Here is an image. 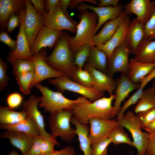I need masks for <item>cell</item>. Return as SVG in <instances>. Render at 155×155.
<instances>
[{
    "label": "cell",
    "instance_id": "5b68a950",
    "mask_svg": "<svg viewBox=\"0 0 155 155\" xmlns=\"http://www.w3.org/2000/svg\"><path fill=\"white\" fill-rule=\"evenodd\" d=\"M74 116L73 110L64 109L51 114L49 120L52 137H60L62 140L70 142L76 135L75 129L71 127L70 122Z\"/></svg>",
    "mask_w": 155,
    "mask_h": 155
},
{
    "label": "cell",
    "instance_id": "4dcf8cb0",
    "mask_svg": "<svg viewBox=\"0 0 155 155\" xmlns=\"http://www.w3.org/2000/svg\"><path fill=\"white\" fill-rule=\"evenodd\" d=\"M155 107V94L151 88L144 90L142 95L134 109L136 114Z\"/></svg>",
    "mask_w": 155,
    "mask_h": 155
},
{
    "label": "cell",
    "instance_id": "d6986e66",
    "mask_svg": "<svg viewBox=\"0 0 155 155\" xmlns=\"http://www.w3.org/2000/svg\"><path fill=\"white\" fill-rule=\"evenodd\" d=\"M84 69L90 74L93 83L94 88L104 92H108L110 94H112L116 88V80L87 63H85Z\"/></svg>",
    "mask_w": 155,
    "mask_h": 155
},
{
    "label": "cell",
    "instance_id": "bcb514c9",
    "mask_svg": "<svg viewBox=\"0 0 155 155\" xmlns=\"http://www.w3.org/2000/svg\"><path fill=\"white\" fill-rule=\"evenodd\" d=\"M150 134L146 149V154L155 155V131Z\"/></svg>",
    "mask_w": 155,
    "mask_h": 155
},
{
    "label": "cell",
    "instance_id": "d590c367",
    "mask_svg": "<svg viewBox=\"0 0 155 155\" xmlns=\"http://www.w3.org/2000/svg\"><path fill=\"white\" fill-rule=\"evenodd\" d=\"M35 70L23 73L16 77V80L21 91L26 95L29 94L30 85L35 75Z\"/></svg>",
    "mask_w": 155,
    "mask_h": 155
},
{
    "label": "cell",
    "instance_id": "c3c4849f",
    "mask_svg": "<svg viewBox=\"0 0 155 155\" xmlns=\"http://www.w3.org/2000/svg\"><path fill=\"white\" fill-rule=\"evenodd\" d=\"M71 0H60L59 4L60 5L62 11L66 17L73 23L77 26L78 22L74 21L70 16L67 11V8L69 6Z\"/></svg>",
    "mask_w": 155,
    "mask_h": 155
},
{
    "label": "cell",
    "instance_id": "8992f818",
    "mask_svg": "<svg viewBox=\"0 0 155 155\" xmlns=\"http://www.w3.org/2000/svg\"><path fill=\"white\" fill-rule=\"evenodd\" d=\"M119 125L127 129L131 134L134 147L137 150V155H145L150 133L141 130L137 115L129 111L122 118L117 119Z\"/></svg>",
    "mask_w": 155,
    "mask_h": 155
},
{
    "label": "cell",
    "instance_id": "603a6c76",
    "mask_svg": "<svg viewBox=\"0 0 155 155\" xmlns=\"http://www.w3.org/2000/svg\"><path fill=\"white\" fill-rule=\"evenodd\" d=\"M0 136L9 139L11 144L20 150L22 155L27 153L33 143V137L21 132L6 130L1 133Z\"/></svg>",
    "mask_w": 155,
    "mask_h": 155
},
{
    "label": "cell",
    "instance_id": "681fc988",
    "mask_svg": "<svg viewBox=\"0 0 155 155\" xmlns=\"http://www.w3.org/2000/svg\"><path fill=\"white\" fill-rule=\"evenodd\" d=\"M47 155H76V154L73 148L70 146H67L60 150H55L51 154Z\"/></svg>",
    "mask_w": 155,
    "mask_h": 155
},
{
    "label": "cell",
    "instance_id": "ab89813d",
    "mask_svg": "<svg viewBox=\"0 0 155 155\" xmlns=\"http://www.w3.org/2000/svg\"><path fill=\"white\" fill-rule=\"evenodd\" d=\"M145 36L144 39L155 40V11L149 20L144 24Z\"/></svg>",
    "mask_w": 155,
    "mask_h": 155
},
{
    "label": "cell",
    "instance_id": "ba28073f",
    "mask_svg": "<svg viewBox=\"0 0 155 155\" xmlns=\"http://www.w3.org/2000/svg\"><path fill=\"white\" fill-rule=\"evenodd\" d=\"M131 53L130 47L126 40L116 48L108 59L107 74L112 77L116 72L128 74L129 70V55Z\"/></svg>",
    "mask_w": 155,
    "mask_h": 155
},
{
    "label": "cell",
    "instance_id": "4fadbf2b",
    "mask_svg": "<svg viewBox=\"0 0 155 155\" xmlns=\"http://www.w3.org/2000/svg\"><path fill=\"white\" fill-rule=\"evenodd\" d=\"M62 31L55 30L44 26L38 34L30 46L33 56L37 54L42 49L48 47L52 49L61 35Z\"/></svg>",
    "mask_w": 155,
    "mask_h": 155
},
{
    "label": "cell",
    "instance_id": "8d00e7d4",
    "mask_svg": "<svg viewBox=\"0 0 155 155\" xmlns=\"http://www.w3.org/2000/svg\"><path fill=\"white\" fill-rule=\"evenodd\" d=\"M56 145L59 146V143L56 139L51 140L41 137L40 154L47 155L51 154L55 151L54 147Z\"/></svg>",
    "mask_w": 155,
    "mask_h": 155
},
{
    "label": "cell",
    "instance_id": "8fae6325",
    "mask_svg": "<svg viewBox=\"0 0 155 155\" xmlns=\"http://www.w3.org/2000/svg\"><path fill=\"white\" fill-rule=\"evenodd\" d=\"M90 125L89 138L91 145L108 137L119 124L115 119L104 120L93 117L89 120Z\"/></svg>",
    "mask_w": 155,
    "mask_h": 155
},
{
    "label": "cell",
    "instance_id": "5bb4252c",
    "mask_svg": "<svg viewBox=\"0 0 155 155\" xmlns=\"http://www.w3.org/2000/svg\"><path fill=\"white\" fill-rule=\"evenodd\" d=\"M124 11L128 15L135 14L140 22L145 24L155 11V1L150 0H131L124 6Z\"/></svg>",
    "mask_w": 155,
    "mask_h": 155
},
{
    "label": "cell",
    "instance_id": "277c9868",
    "mask_svg": "<svg viewBox=\"0 0 155 155\" xmlns=\"http://www.w3.org/2000/svg\"><path fill=\"white\" fill-rule=\"evenodd\" d=\"M34 86L37 87L42 94L40 97L41 101L38 104L39 106L44 108L46 111L50 114L64 109L73 110L74 105L77 103L92 102L84 96L75 100L69 99L64 96L61 92L53 91L39 82L36 83Z\"/></svg>",
    "mask_w": 155,
    "mask_h": 155
},
{
    "label": "cell",
    "instance_id": "ffe728a7",
    "mask_svg": "<svg viewBox=\"0 0 155 155\" xmlns=\"http://www.w3.org/2000/svg\"><path fill=\"white\" fill-rule=\"evenodd\" d=\"M130 18L128 16L120 24L112 38L106 44L96 46L107 54L108 59L115 50L125 40L127 34L130 23Z\"/></svg>",
    "mask_w": 155,
    "mask_h": 155
},
{
    "label": "cell",
    "instance_id": "f546056e",
    "mask_svg": "<svg viewBox=\"0 0 155 155\" xmlns=\"http://www.w3.org/2000/svg\"><path fill=\"white\" fill-rule=\"evenodd\" d=\"M28 117L26 111L24 110L16 111L8 107L0 106V124L11 125L22 121Z\"/></svg>",
    "mask_w": 155,
    "mask_h": 155
},
{
    "label": "cell",
    "instance_id": "9f6ffc18",
    "mask_svg": "<svg viewBox=\"0 0 155 155\" xmlns=\"http://www.w3.org/2000/svg\"><path fill=\"white\" fill-rule=\"evenodd\" d=\"M8 155H22L18 153L16 150H13L11 151Z\"/></svg>",
    "mask_w": 155,
    "mask_h": 155
},
{
    "label": "cell",
    "instance_id": "83f0119b",
    "mask_svg": "<svg viewBox=\"0 0 155 155\" xmlns=\"http://www.w3.org/2000/svg\"><path fill=\"white\" fill-rule=\"evenodd\" d=\"M134 58L143 63H155V40L144 39L135 54Z\"/></svg>",
    "mask_w": 155,
    "mask_h": 155
},
{
    "label": "cell",
    "instance_id": "7c38bea8",
    "mask_svg": "<svg viewBox=\"0 0 155 155\" xmlns=\"http://www.w3.org/2000/svg\"><path fill=\"white\" fill-rule=\"evenodd\" d=\"M26 13V7L21 10L19 13L21 24L17 37L16 48L15 51L9 52L7 59L9 62H10L18 59L22 58L32 60L33 58V56L30 52L24 29Z\"/></svg>",
    "mask_w": 155,
    "mask_h": 155
},
{
    "label": "cell",
    "instance_id": "9a60e30c",
    "mask_svg": "<svg viewBox=\"0 0 155 155\" xmlns=\"http://www.w3.org/2000/svg\"><path fill=\"white\" fill-rule=\"evenodd\" d=\"M78 8L80 11L92 10L97 14L98 18V24L93 33L94 36L107 20H114L119 17L123 11L124 6L122 4L119 3L116 6L95 7L82 3L78 5Z\"/></svg>",
    "mask_w": 155,
    "mask_h": 155
},
{
    "label": "cell",
    "instance_id": "484cf974",
    "mask_svg": "<svg viewBox=\"0 0 155 155\" xmlns=\"http://www.w3.org/2000/svg\"><path fill=\"white\" fill-rule=\"evenodd\" d=\"M70 121L75 127V132L78 137L80 150L83 152L84 155H92V149L89 137V126L80 123L74 116L71 118Z\"/></svg>",
    "mask_w": 155,
    "mask_h": 155
},
{
    "label": "cell",
    "instance_id": "836d02e7",
    "mask_svg": "<svg viewBox=\"0 0 155 155\" xmlns=\"http://www.w3.org/2000/svg\"><path fill=\"white\" fill-rule=\"evenodd\" d=\"M115 145L126 144L134 147L133 141L125 132L123 127L119 125L112 131L108 137Z\"/></svg>",
    "mask_w": 155,
    "mask_h": 155
},
{
    "label": "cell",
    "instance_id": "7dc6e473",
    "mask_svg": "<svg viewBox=\"0 0 155 155\" xmlns=\"http://www.w3.org/2000/svg\"><path fill=\"white\" fill-rule=\"evenodd\" d=\"M30 1L38 13L44 16L46 12L45 0H31Z\"/></svg>",
    "mask_w": 155,
    "mask_h": 155
},
{
    "label": "cell",
    "instance_id": "d4e9b609",
    "mask_svg": "<svg viewBox=\"0 0 155 155\" xmlns=\"http://www.w3.org/2000/svg\"><path fill=\"white\" fill-rule=\"evenodd\" d=\"M129 61V70L127 76L131 81L136 84L140 83L155 66V63H143L134 58L131 59Z\"/></svg>",
    "mask_w": 155,
    "mask_h": 155
},
{
    "label": "cell",
    "instance_id": "816d5d0a",
    "mask_svg": "<svg viewBox=\"0 0 155 155\" xmlns=\"http://www.w3.org/2000/svg\"><path fill=\"white\" fill-rule=\"evenodd\" d=\"M59 0H45L46 12L51 13L56 10L59 3Z\"/></svg>",
    "mask_w": 155,
    "mask_h": 155
},
{
    "label": "cell",
    "instance_id": "ac0fdd59",
    "mask_svg": "<svg viewBox=\"0 0 155 155\" xmlns=\"http://www.w3.org/2000/svg\"><path fill=\"white\" fill-rule=\"evenodd\" d=\"M41 101L40 97H38L32 95L28 100L25 101L22 105L23 109L26 110L28 115L37 124L40 131V135L41 137L51 140L56 139L53 137L50 134L47 133L45 129L43 116L38 108V105Z\"/></svg>",
    "mask_w": 155,
    "mask_h": 155
},
{
    "label": "cell",
    "instance_id": "f5cc1de1",
    "mask_svg": "<svg viewBox=\"0 0 155 155\" xmlns=\"http://www.w3.org/2000/svg\"><path fill=\"white\" fill-rule=\"evenodd\" d=\"M99 2L98 4V7H102L110 6H116L119 3V0H99Z\"/></svg>",
    "mask_w": 155,
    "mask_h": 155
},
{
    "label": "cell",
    "instance_id": "7bdbcfd3",
    "mask_svg": "<svg viewBox=\"0 0 155 155\" xmlns=\"http://www.w3.org/2000/svg\"><path fill=\"white\" fill-rule=\"evenodd\" d=\"M21 24V20L19 14L13 13L10 17L7 24V31L11 33L16 28L20 27Z\"/></svg>",
    "mask_w": 155,
    "mask_h": 155
},
{
    "label": "cell",
    "instance_id": "7402d4cb",
    "mask_svg": "<svg viewBox=\"0 0 155 155\" xmlns=\"http://www.w3.org/2000/svg\"><path fill=\"white\" fill-rule=\"evenodd\" d=\"M144 36V24L136 18L133 19L130 22L125 39L131 53H136Z\"/></svg>",
    "mask_w": 155,
    "mask_h": 155
},
{
    "label": "cell",
    "instance_id": "cb8c5ba5",
    "mask_svg": "<svg viewBox=\"0 0 155 155\" xmlns=\"http://www.w3.org/2000/svg\"><path fill=\"white\" fill-rule=\"evenodd\" d=\"M26 0H0V26L1 31L5 30L10 16L19 14L26 7Z\"/></svg>",
    "mask_w": 155,
    "mask_h": 155
},
{
    "label": "cell",
    "instance_id": "d6a6232c",
    "mask_svg": "<svg viewBox=\"0 0 155 155\" xmlns=\"http://www.w3.org/2000/svg\"><path fill=\"white\" fill-rule=\"evenodd\" d=\"M10 63L13 67V73L16 77L23 73L35 70V64L32 60L20 58Z\"/></svg>",
    "mask_w": 155,
    "mask_h": 155
},
{
    "label": "cell",
    "instance_id": "7a4b0ae2",
    "mask_svg": "<svg viewBox=\"0 0 155 155\" xmlns=\"http://www.w3.org/2000/svg\"><path fill=\"white\" fill-rule=\"evenodd\" d=\"M69 35L67 32L62 31L53 52L45 59L50 67L63 73L68 78L77 67L74 63V53L69 43Z\"/></svg>",
    "mask_w": 155,
    "mask_h": 155
},
{
    "label": "cell",
    "instance_id": "60d3db41",
    "mask_svg": "<svg viewBox=\"0 0 155 155\" xmlns=\"http://www.w3.org/2000/svg\"><path fill=\"white\" fill-rule=\"evenodd\" d=\"M7 68L6 63L0 58V89L3 90L7 85L9 78L6 71Z\"/></svg>",
    "mask_w": 155,
    "mask_h": 155
},
{
    "label": "cell",
    "instance_id": "db71d44e",
    "mask_svg": "<svg viewBox=\"0 0 155 155\" xmlns=\"http://www.w3.org/2000/svg\"><path fill=\"white\" fill-rule=\"evenodd\" d=\"M87 1L91 3L96 5L98 3L97 1L95 0H71L69 6L71 9H73L75 8L78 5L82 2Z\"/></svg>",
    "mask_w": 155,
    "mask_h": 155
},
{
    "label": "cell",
    "instance_id": "ee69618b",
    "mask_svg": "<svg viewBox=\"0 0 155 155\" xmlns=\"http://www.w3.org/2000/svg\"><path fill=\"white\" fill-rule=\"evenodd\" d=\"M8 32L5 30L1 31L0 41L8 46L11 51L15 50L17 46V41L12 39L8 35Z\"/></svg>",
    "mask_w": 155,
    "mask_h": 155
},
{
    "label": "cell",
    "instance_id": "52a82bcc",
    "mask_svg": "<svg viewBox=\"0 0 155 155\" xmlns=\"http://www.w3.org/2000/svg\"><path fill=\"white\" fill-rule=\"evenodd\" d=\"M50 84L54 85L61 92L67 90L80 94L94 102L103 97L104 92L94 88L86 87L74 82L65 76H62L48 81Z\"/></svg>",
    "mask_w": 155,
    "mask_h": 155
},
{
    "label": "cell",
    "instance_id": "1f68e13d",
    "mask_svg": "<svg viewBox=\"0 0 155 155\" xmlns=\"http://www.w3.org/2000/svg\"><path fill=\"white\" fill-rule=\"evenodd\" d=\"M69 79L86 87L94 88L91 75L85 69H79L77 67L72 71Z\"/></svg>",
    "mask_w": 155,
    "mask_h": 155
},
{
    "label": "cell",
    "instance_id": "44dd1931",
    "mask_svg": "<svg viewBox=\"0 0 155 155\" xmlns=\"http://www.w3.org/2000/svg\"><path fill=\"white\" fill-rule=\"evenodd\" d=\"M127 16V15L124 11L117 18L106 22L100 32L93 36L92 42L94 46L104 44L107 42L112 38L119 25Z\"/></svg>",
    "mask_w": 155,
    "mask_h": 155
},
{
    "label": "cell",
    "instance_id": "11a10c76",
    "mask_svg": "<svg viewBox=\"0 0 155 155\" xmlns=\"http://www.w3.org/2000/svg\"><path fill=\"white\" fill-rule=\"evenodd\" d=\"M148 132L151 133L155 131V119L146 126L143 129Z\"/></svg>",
    "mask_w": 155,
    "mask_h": 155
},
{
    "label": "cell",
    "instance_id": "91938a15",
    "mask_svg": "<svg viewBox=\"0 0 155 155\" xmlns=\"http://www.w3.org/2000/svg\"><path fill=\"white\" fill-rule=\"evenodd\" d=\"M130 155H132V154H130Z\"/></svg>",
    "mask_w": 155,
    "mask_h": 155
},
{
    "label": "cell",
    "instance_id": "f6af8a7d",
    "mask_svg": "<svg viewBox=\"0 0 155 155\" xmlns=\"http://www.w3.org/2000/svg\"><path fill=\"white\" fill-rule=\"evenodd\" d=\"M41 141V136L40 135L34 137L33 143L32 147L24 155H40Z\"/></svg>",
    "mask_w": 155,
    "mask_h": 155
},
{
    "label": "cell",
    "instance_id": "f1b7e54d",
    "mask_svg": "<svg viewBox=\"0 0 155 155\" xmlns=\"http://www.w3.org/2000/svg\"><path fill=\"white\" fill-rule=\"evenodd\" d=\"M108 61V58L106 53L93 46L91 48L86 63L100 71L106 73Z\"/></svg>",
    "mask_w": 155,
    "mask_h": 155
},
{
    "label": "cell",
    "instance_id": "30bf717a",
    "mask_svg": "<svg viewBox=\"0 0 155 155\" xmlns=\"http://www.w3.org/2000/svg\"><path fill=\"white\" fill-rule=\"evenodd\" d=\"M47 55L46 48L41 49L39 52L33 56L32 60L35 66V75L31 83V89L37 83L47 79L65 76V75L50 67L45 61Z\"/></svg>",
    "mask_w": 155,
    "mask_h": 155
},
{
    "label": "cell",
    "instance_id": "2e32d148",
    "mask_svg": "<svg viewBox=\"0 0 155 155\" xmlns=\"http://www.w3.org/2000/svg\"><path fill=\"white\" fill-rule=\"evenodd\" d=\"M44 17L45 26L57 31L65 30L69 31L72 34L76 32L77 26L64 15L59 3L54 12L49 13L46 12Z\"/></svg>",
    "mask_w": 155,
    "mask_h": 155
},
{
    "label": "cell",
    "instance_id": "e0dca14e",
    "mask_svg": "<svg viewBox=\"0 0 155 155\" xmlns=\"http://www.w3.org/2000/svg\"><path fill=\"white\" fill-rule=\"evenodd\" d=\"M115 101L114 106L113 118L117 116L121 109V104L130 92L140 86V84L131 81L126 75L121 74L116 80Z\"/></svg>",
    "mask_w": 155,
    "mask_h": 155
},
{
    "label": "cell",
    "instance_id": "74e56055",
    "mask_svg": "<svg viewBox=\"0 0 155 155\" xmlns=\"http://www.w3.org/2000/svg\"><path fill=\"white\" fill-rule=\"evenodd\" d=\"M142 129L155 119V107L148 110L140 112L137 115Z\"/></svg>",
    "mask_w": 155,
    "mask_h": 155
},
{
    "label": "cell",
    "instance_id": "6f0895ef",
    "mask_svg": "<svg viewBox=\"0 0 155 155\" xmlns=\"http://www.w3.org/2000/svg\"><path fill=\"white\" fill-rule=\"evenodd\" d=\"M152 84V87H151L153 91L155 94V78L154 79Z\"/></svg>",
    "mask_w": 155,
    "mask_h": 155
},
{
    "label": "cell",
    "instance_id": "4316f807",
    "mask_svg": "<svg viewBox=\"0 0 155 155\" xmlns=\"http://www.w3.org/2000/svg\"><path fill=\"white\" fill-rule=\"evenodd\" d=\"M0 128L6 130L23 132L33 137L40 135V134L37 124L28 116L25 120L15 124L11 125L0 124Z\"/></svg>",
    "mask_w": 155,
    "mask_h": 155
},
{
    "label": "cell",
    "instance_id": "3957f363",
    "mask_svg": "<svg viewBox=\"0 0 155 155\" xmlns=\"http://www.w3.org/2000/svg\"><path fill=\"white\" fill-rule=\"evenodd\" d=\"M80 11L78 15L80 21L77 26L76 35L74 37L69 35L68 38L70 49L74 53L83 44L90 43L94 46L93 33L98 24V18L95 12H90L88 9Z\"/></svg>",
    "mask_w": 155,
    "mask_h": 155
},
{
    "label": "cell",
    "instance_id": "e575fe53",
    "mask_svg": "<svg viewBox=\"0 0 155 155\" xmlns=\"http://www.w3.org/2000/svg\"><path fill=\"white\" fill-rule=\"evenodd\" d=\"M93 46L90 43L84 44L80 46L75 52L74 63L78 68L82 69L84 67L91 48Z\"/></svg>",
    "mask_w": 155,
    "mask_h": 155
},
{
    "label": "cell",
    "instance_id": "f35d334b",
    "mask_svg": "<svg viewBox=\"0 0 155 155\" xmlns=\"http://www.w3.org/2000/svg\"><path fill=\"white\" fill-rule=\"evenodd\" d=\"M112 142L111 140L108 137L98 143L92 144V155H106L107 148Z\"/></svg>",
    "mask_w": 155,
    "mask_h": 155
},
{
    "label": "cell",
    "instance_id": "6da1fadb",
    "mask_svg": "<svg viewBox=\"0 0 155 155\" xmlns=\"http://www.w3.org/2000/svg\"><path fill=\"white\" fill-rule=\"evenodd\" d=\"M115 97V94H111L108 97H103L93 102L76 103L73 109L74 116L80 123L86 125L93 117L111 119L114 112L112 103Z\"/></svg>",
    "mask_w": 155,
    "mask_h": 155
},
{
    "label": "cell",
    "instance_id": "680465c9",
    "mask_svg": "<svg viewBox=\"0 0 155 155\" xmlns=\"http://www.w3.org/2000/svg\"><path fill=\"white\" fill-rule=\"evenodd\" d=\"M145 155H148V154H146Z\"/></svg>",
    "mask_w": 155,
    "mask_h": 155
},
{
    "label": "cell",
    "instance_id": "9c48e42d",
    "mask_svg": "<svg viewBox=\"0 0 155 155\" xmlns=\"http://www.w3.org/2000/svg\"><path fill=\"white\" fill-rule=\"evenodd\" d=\"M24 29L30 47L40 30L45 26L44 16L35 9L30 0H26Z\"/></svg>",
    "mask_w": 155,
    "mask_h": 155
},
{
    "label": "cell",
    "instance_id": "f907efd6",
    "mask_svg": "<svg viewBox=\"0 0 155 155\" xmlns=\"http://www.w3.org/2000/svg\"><path fill=\"white\" fill-rule=\"evenodd\" d=\"M155 78V66L148 74L142 79L140 82V88L144 89L145 86L152 80Z\"/></svg>",
    "mask_w": 155,
    "mask_h": 155
},
{
    "label": "cell",
    "instance_id": "b9f144b4",
    "mask_svg": "<svg viewBox=\"0 0 155 155\" xmlns=\"http://www.w3.org/2000/svg\"><path fill=\"white\" fill-rule=\"evenodd\" d=\"M23 97L19 93H13L9 95L7 99V102L8 107L11 109L16 108L21 104Z\"/></svg>",
    "mask_w": 155,
    "mask_h": 155
}]
</instances>
